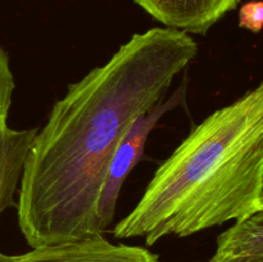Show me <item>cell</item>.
Wrapping results in <instances>:
<instances>
[{"mask_svg": "<svg viewBox=\"0 0 263 262\" xmlns=\"http://www.w3.org/2000/svg\"><path fill=\"white\" fill-rule=\"evenodd\" d=\"M197 54L189 33L154 27L69 85L36 131L18 188V226L31 248L103 235L98 204L116 148Z\"/></svg>", "mask_w": 263, "mask_h": 262, "instance_id": "cell-1", "label": "cell"}, {"mask_svg": "<svg viewBox=\"0 0 263 262\" xmlns=\"http://www.w3.org/2000/svg\"><path fill=\"white\" fill-rule=\"evenodd\" d=\"M263 208V81L211 113L156 170L116 239L186 238Z\"/></svg>", "mask_w": 263, "mask_h": 262, "instance_id": "cell-2", "label": "cell"}, {"mask_svg": "<svg viewBox=\"0 0 263 262\" xmlns=\"http://www.w3.org/2000/svg\"><path fill=\"white\" fill-rule=\"evenodd\" d=\"M186 84L187 81H184V85H181L167 102L158 103L151 110L136 118L116 148L98 204V222L102 234L113 223L121 189L134 167L143 158L149 135L166 113L184 103Z\"/></svg>", "mask_w": 263, "mask_h": 262, "instance_id": "cell-3", "label": "cell"}, {"mask_svg": "<svg viewBox=\"0 0 263 262\" xmlns=\"http://www.w3.org/2000/svg\"><path fill=\"white\" fill-rule=\"evenodd\" d=\"M0 262H158L148 249L130 244H113L103 235L32 248L17 256L0 252Z\"/></svg>", "mask_w": 263, "mask_h": 262, "instance_id": "cell-4", "label": "cell"}, {"mask_svg": "<svg viewBox=\"0 0 263 262\" xmlns=\"http://www.w3.org/2000/svg\"><path fill=\"white\" fill-rule=\"evenodd\" d=\"M152 18L168 28L205 35L240 0H135Z\"/></svg>", "mask_w": 263, "mask_h": 262, "instance_id": "cell-5", "label": "cell"}, {"mask_svg": "<svg viewBox=\"0 0 263 262\" xmlns=\"http://www.w3.org/2000/svg\"><path fill=\"white\" fill-rule=\"evenodd\" d=\"M37 128H0V215L14 207L28 151Z\"/></svg>", "mask_w": 263, "mask_h": 262, "instance_id": "cell-6", "label": "cell"}, {"mask_svg": "<svg viewBox=\"0 0 263 262\" xmlns=\"http://www.w3.org/2000/svg\"><path fill=\"white\" fill-rule=\"evenodd\" d=\"M213 258H263V208L236 221L218 236Z\"/></svg>", "mask_w": 263, "mask_h": 262, "instance_id": "cell-7", "label": "cell"}, {"mask_svg": "<svg viewBox=\"0 0 263 262\" xmlns=\"http://www.w3.org/2000/svg\"><path fill=\"white\" fill-rule=\"evenodd\" d=\"M15 89L14 76L10 68L9 57L0 45V128L8 126V115Z\"/></svg>", "mask_w": 263, "mask_h": 262, "instance_id": "cell-8", "label": "cell"}, {"mask_svg": "<svg viewBox=\"0 0 263 262\" xmlns=\"http://www.w3.org/2000/svg\"><path fill=\"white\" fill-rule=\"evenodd\" d=\"M239 26L259 33L263 30V0H252L241 5L239 10Z\"/></svg>", "mask_w": 263, "mask_h": 262, "instance_id": "cell-9", "label": "cell"}, {"mask_svg": "<svg viewBox=\"0 0 263 262\" xmlns=\"http://www.w3.org/2000/svg\"><path fill=\"white\" fill-rule=\"evenodd\" d=\"M210 262H263V258H239V259H225V261H221V259L211 258Z\"/></svg>", "mask_w": 263, "mask_h": 262, "instance_id": "cell-10", "label": "cell"}]
</instances>
